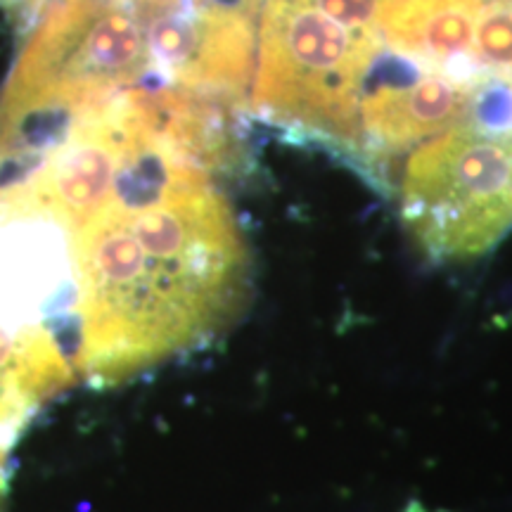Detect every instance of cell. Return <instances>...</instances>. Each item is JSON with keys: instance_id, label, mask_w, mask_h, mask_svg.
Returning a JSON list of instances; mask_svg holds the SVG:
<instances>
[{"instance_id": "obj_3", "label": "cell", "mask_w": 512, "mask_h": 512, "mask_svg": "<svg viewBox=\"0 0 512 512\" xmlns=\"http://www.w3.org/2000/svg\"><path fill=\"white\" fill-rule=\"evenodd\" d=\"M8 3H15V5H17V8H22V5H24V3H27V0H8Z\"/></svg>"}, {"instance_id": "obj_1", "label": "cell", "mask_w": 512, "mask_h": 512, "mask_svg": "<svg viewBox=\"0 0 512 512\" xmlns=\"http://www.w3.org/2000/svg\"><path fill=\"white\" fill-rule=\"evenodd\" d=\"M249 114L399 214L512 185V0H259Z\"/></svg>"}, {"instance_id": "obj_2", "label": "cell", "mask_w": 512, "mask_h": 512, "mask_svg": "<svg viewBox=\"0 0 512 512\" xmlns=\"http://www.w3.org/2000/svg\"><path fill=\"white\" fill-rule=\"evenodd\" d=\"M219 174L195 145L147 124L72 233L79 375L117 387L211 342L245 309L252 259Z\"/></svg>"}]
</instances>
